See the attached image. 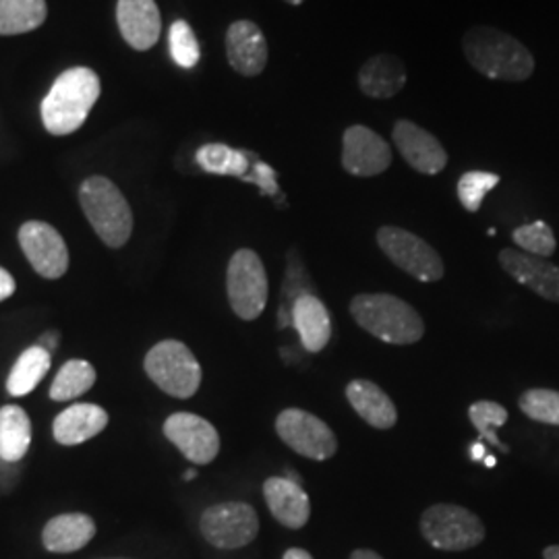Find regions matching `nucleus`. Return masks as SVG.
<instances>
[{
	"instance_id": "15",
	"label": "nucleus",
	"mask_w": 559,
	"mask_h": 559,
	"mask_svg": "<svg viewBox=\"0 0 559 559\" xmlns=\"http://www.w3.org/2000/svg\"><path fill=\"white\" fill-rule=\"evenodd\" d=\"M226 57L242 78H258L267 67L270 48L260 25L249 20L235 21L226 32Z\"/></svg>"
},
{
	"instance_id": "12",
	"label": "nucleus",
	"mask_w": 559,
	"mask_h": 559,
	"mask_svg": "<svg viewBox=\"0 0 559 559\" xmlns=\"http://www.w3.org/2000/svg\"><path fill=\"white\" fill-rule=\"evenodd\" d=\"M20 245L32 267L44 278L57 280L69 270V249L46 222H25L20 228Z\"/></svg>"
},
{
	"instance_id": "38",
	"label": "nucleus",
	"mask_w": 559,
	"mask_h": 559,
	"mask_svg": "<svg viewBox=\"0 0 559 559\" xmlns=\"http://www.w3.org/2000/svg\"><path fill=\"white\" fill-rule=\"evenodd\" d=\"M350 559H383L380 554H376V551H371V549H357V551H353V556Z\"/></svg>"
},
{
	"instance_id": "40",
	"label": "nucleus",
	"mask_w": 559,
	"mask_h": 559,
	"mask_svg": "<svg viewBox=\"0 0 559 559\" xmlns=\"http://www.w3.org/2000/svg\"><path fill=\"white\" fill-rule=\"evenodd\" d=\"M483 462H485V466H487V468H493V466H496V459H493V456H485Z\"/></svg>"
},
{
	"instance_id": "42",
	"label": "nucleus",
	"mask_w": 559,
	"mask_h": 559,
	"mask_svg": "<svg viewBox=\"0 0 559 559\" xmlns=\"http://www.w3.org/2000/svg\"><path fill=\"white\" fill-rule=\"evenodd\" d=\"M284 2H286V4H293V7H299L305 0H284Z\"/></svg>"
},
{
	"instance_id": "7",
	"label": "nucleus",
	"mask_w": 559,
	"mask_h": 559,
	"mask_svg": "<svg viewBox=\"0 0 559 559\" xmlns=\"http://www.w3.org/2000/svg\"><path fill=\"white\" fill-rule=\"evenodd\" d=\"M226 290L233 311L240 320L255 321L263 313L270 295L267 274L260 255L239 249L226 270Z\"/></svg>"
},
{
	"instance_id": "39",
	"label": "nucleus",
	"mask_w": 559,
	"mask_h": 559,
	"mask_svg": "<svg viewBox=\"0 0 559 559\" xmlns=\"http://www.w3.org/2000/svg\"><path fill=\"white\" fill-rule=\"evenodd\" d=\"M543 559H559V545H549L543 549Z\"/></svg>"
},
{
	"instance_id": "14",
	"label": "nucleus",
	"mask_w": 559,
	"mask_h": 559,
	"mask_svg": "<svg viewBox=\"0 0 559 559\" xmlns=\"http://www.w3.org/2000/svg\"><path fill=\"white\" fill-rule=\"evenodd\" d=\"M392 140L404 162L420 175L433 177L448 166V152L441 141L413 120H396Z\"/></svg>"
},
{
	"instance_id": "1",
	"label": "nucleus",
	"mask_w": 559,
	"mask_h": 559,
	"mask_svg": "<svg viewBox=\"0 0 559 559\" xmlns=\"http://www.w3.org/2000/svg\"><path fill=\"white\" fill-rule=\"evenodd\" d=\"M462 52L468 64L487 80L522 83L535 73L533 52L498 27H471L462 38Z\"/></svg>"
},
{
	"instance_id": "8",
	"label": "nucleus",
	"mask_w": 559,
	"mask_h": 559,
	"mask_svg": "<svg viewBox=\"0 0 559 559\" xmlns=\"http://www.w3.org/2000/svg\"><path fill=\"white\" fill-rule=\"evenodd\" d=\"M378 245L388 260L419 282H438L445 274L440 253L411 230L399 226H381L378 230Z\"/></svg>"
},
{
	"instance_id": "3",
	"label": "nucleus",
	"mask_w": 559,
	"mask_h": 559,
	"mask_svg": "<svg viewBox=\"0 0 559 559\" xmlns=\"http://www.w3.org/2000/svg\"><path fill=\"white\" fill-rule=\"evenodd\" d=\"M350 316L367 334L388 344H417L425 334L417 309L394 295H357L350 300Z\"/></svg>"
},
{
	"instance_id": "41",
	"label": "nucleus",
	"mask_w": 559,
	"mask_h": 559,
	"mask_svg": "<svg viewBox=\"0 0 559 559\" xmlns=\"http://www.w3.org/2000/svg\"><path fill=\"white\" fill-rule=\"evenodd\" d=\"M195 477H198V471H187L185 473V480L195 479Z\"/></svg>"
},
{
	"instance_id": "21",
	"label": "nucleus",
	"mask_w": 559,
	"mask_h": 559,
	"mask_svg": "<svg viewBox=\"0 0 559 559\" xmlns=\"http://www.w3.org/2000/svg\"><path fill=\"white\" fill-rule=\"evenodd\" d=\"M108 425V413L98 404H73L52 425L55 440L62 445H80L96 438Z\"/></svg>"
},
{
	"instance_id": "10",
	"label": "nucleus",
	"mask_w": 559,
	"mask_h": 559,
	"mask_svg": "<svg viewBox=\"0 0 559 559\" xmlns=\"http://www.w3.org/2000/svg\"><path fill=\"white\" fill-rule=\"evenodd\" d=\"M276 433L290 450L305 459L321 462L336 456L338 452V440L330 425L300 408H286L280 413Z\"/></svg>"
},
{
	"instance_id": "25",
	"label": "nucleus",
	"mask_w": 559,
	"mask_h": 559,
	"mask_svg": "<svg viewBox=\"0 0 559 559\" xmlns=\"http://www.w3.org/2000/svg\"><path fill=\"white\" fill-rule=\"evenodd\" d=\"M50 362H52L50 350L41 348L40 344L23 350L7 380L9 394L20 399V396H27L29 392H34L40 385V381L46 378V373L50 371Z\"/></svg>"
},
{
	"instance_id": "20",
	"label": "nucleus",
	"mask_w": 559,
	"mask_h": 559,
	"mask_svg": "<svg viewBox=\"0 0 559 559\" xmlns=\"http://www.w3.org/2000/svg\"><path fill=\"white\" fill-rule=\"evenodd\" d=\"M293 325L309 353H321L332 340L330 311L313 293L299 295L293 302Z\"/></svg>"
},
{
	"instance_id": "22",
	"label": "nucleus",
	"mask_w": 559,
	"mask_h": 559,
	"mask_svg": "<svg viewBox=\"0 0 559 559\" xmlns=\"http://www.w3.org/2000/svg\"><path fill=\"white\" fill-rule=\"evenodd\" d=\"M346 399L360 419L376 429H392L399 420V411L394 402L373 381H350L346 385Z\"/></svg>"
},
{
	"instance_id": "30",
	"label": "nucleus",
	"mask_w": 559,
	"mask_h": 559,
	"mask_svg": "<svg viewBox=\"0 0 559 559\" xmlns=\"http://www.w3.org/2000/svg\"><path fill=\"white\" fill-rule=\"evenodd\" d=\"M468 417L471 423L477 427L480 440H487L493 443L496 448H500L501 452H508V445L501 443L500 438L496 436V429L506 425L508 420V411L491 400H479L468 408Z\"/></svg>"
},
{
	"instance_id": "4",
	"label": "nucleus",
	"mask_w": 559,
	"mask_h": 559,
	"mask_svg": "<svg viewBox=\"0 0 559 559\" xmlns=\"http://www.w3.org/2000/svg\"><path fill=\"white\" fill-rule=\"evenodd\" d=\"M80 201L92 228L108 247L119 249L129 240L133 233V214L112 180L106 177L83 180Z\"/></svg>"
},
{
	"instance_id": "18",
	"label": "nucleus",
	"mask_w": 559,
	"mask_h": 559,
	"mask_svg": "<svg viewBox=\"0 0 559 559\" xmlns=\"http://www.w3.org/2000/svg\"><path fill=\"white\" fill-rule=\"evenodd\" d=\"M263 498L282 526L299 531L311 516V501L299 483L286 477H270L263 483Z\"/></svg>"
},
{
	"instance_id": "9",
	"label": "nucleus",
	"mask_w": 559,
	"mask_h": 559,
	"mask_svg": "<svg viewBox=\"0 0 559 559\" xmlns=\"http://www.w3.org/2000/svg\"><path fill=\"white\" fill-rule=\"evenodd\" d=\"M201 535L218 549H240L251 545L260 533V519L245 501H224L210 506L200 520Z\"/></svg>"
},
{
	"instance_id": "32",
	"label": "nucleus",
	"mask_w": 559,
	"mask_h": 559,
	"mask_svg": "<svg viewBox=\"0 0 559 559\" xmlns=\"http://www.w3.org/2000/svg\"><path fill=\"white\" fill-rule=\"evenodd\" d=\"M520 411L528 419L559 427V392L547 388L526 390L519 400Z\"/></svg>"
},
{
	"instance_id": "11",
	"label": "nucleus",
	"mask_w": 559,
	"mask_h": 559,
	"mask_svg": "<svg viewBox=\"0 0 559 559\" xmlns=\"http://www.w3.org/2000/svg\"><path fill=\"white\" fill-rule=\"evenodd\" d=\"M392 166V147L365 124H353L342 135V168L353 177H378Z\"/></svg>"
},
{
	"instance_id": "33",
	"label": "nucleus",
	"mask_w": 559,
	"mask_h": 559,
	"mask_svg": "<svg viewBox=\"0 0 559 559\" xmlns=\"http://www.w3.org/2000/svg\"><path fill=\"white\" fill-rule=\"evenodd\" d=\"M168 44H170V57L182 69H193L200 62V41L187 21L177 20L170 25Z\"/></svg>"
},
{
	"instance_id": "29",
	"label": "nucleus",
	"mask_w": 559,
	"mask_h": 559,
	"mask_svg": "<svg viewBox=\"0 0 559 559\" xmlns=\"http://www.w3.org/2000/svg\"><path fill=\"white\" fill-rule=\"evenodd\" d=\"M512 240L516 242L520 251L537 255V258H551L558 249V240L551 230V226L547 222L535 221L528 224H522L514 233H512Z\"/></svg>"
},
{
	"instance_id": "19",
	"label": "nucleus",
	"mask_w": 559,
	"mask_h": 559,
	"mask_svg": "<svg viewBox=\"0 0 559 559\" xmlns=\"http://www.w3.org/2000/svg\"><path fill=\"white\" fill-rule=\"evenodd\" d=\"M406 64L388 52L376 55L359 69L360 92L373 100H390L406 87Z\"/></svg>"
},
{
	"instance_id": "27",
	"label": "nucleus",
	"mask_w": 559,
	"mask_h": 559,
	"mask_svg": "<svg viewBox=\"0 0 559 559\" xmlns=\"http://www.w3.org/2000/svg\"><path fill=\"white\" fill-rule=\"evenodd\" d=\"M96 383V369L87 360H67L60 367L50 388V399L55 402L80 399Z\"/></svg>"
},
{
	"instance_id": "34",
	"label": "nucleus",
	"mask_w": 559,
	"mask_h": 559,
	"mask_svg": "<svg viewBox=\"0 0 559 559\" xmlns=\"http://www.w3.org/2000/svg\"><path fill=\"white\" fill-rule=\"evenodd\" d=\"M15 290H17L15 278L4 267H0V302L9 299V297H13Z\"/></svg>"
},
{
	"instance_id": "5",
	"label": "nucleus",
	"mask_w": 559,
	"mask_h": 559,
	"mask_svg": "<svg viewBox=\"0 0 559 559\" xmlns=\"http://www.w3.org/2000/svg\"><path fill=\"white\" fill-rule=\"evenodd\" d=\"M145 373L173 399H191L200 390V360L179 340H164L156 344L145 357Z\"/></svg>"
},
{
	"instance_id": "23",
	"label": "nucleus",
	"mask_w": 559,
	"mask_h": 559,
	"mask_svg": "<svg viewBox=\"0 0 559 559\" xmlns=\"http://www.w3.org/2000/svg\"><path fill=\"white\" fill-rule=\"evenodd\" d=\"M96 535V524L87 514H60L44 526V547L52 554H73Z\"/></svg>"
},
{
	"instance_id": "6",
	"label": "nucleus",
	"mask_w": 559,
	"mask_h": 559,
	"mask_svg": "<svg viewBox=\"0 0 559 559\" xmlns=\"http://www.w3.org/2000/svg\"><path fill=\"white\" fill-rule=\"evenodd\" d=\"M420 535L440 551H466L485 540V524L462 506L436 503L420 516Z\"/></svg>"
},
{
	"instance_id": "13",
	"label": "nucleus",
	"mask_w": 559,
	"mask_h": 559,
	"mask_svg": "<svg viewBox=\"0 0 559 559\" xmlns=\"http://www.w3.org/2000/svg\"><path fill=\"white\" fill-rule=\"evenodd\" d=\"M164 436L173 441L180 454L193 464H210L221 452V436L210 420L191 415L175 413L164 423Z\"/></svg>"
},
{
	"instance_id": "16",
	"label": "nucleus",
	"mask_w": 559,
	"mask_h": 559,
	"mask_svg": "<svg viewBox=\"0 0 559 559\" xmlns=\"http://www.w3.org/2000/svg\"><path fill=\"white\" fill-rule=\"evenodd\" d=\"M498 260L508 276L539 295L540 299L559 302V267L556 263L519 249H501Z\"/></svg>"
},
{
	"instance_id": "17",
	"label": "nucleus",
	"mask_w": 559,
	"mask_h": 559,
	"mask_svg": "<svg viewBox=\"0 0 559 559\" xmlns=\"http://www.w3.org/2000/svg\"><path fill=\"white\" fill-rule=\"evenodd\" d=\"M117 21L124 41L140 52L160 40L162 17L156 0H119Z\"/></svg>"
},
{
	"instance_id": "35",
	"label": "nucleus",
	"mask_w": 559,
	"mask_h": 559,
	"mask_svg": "<svg viewBox=\"0 0 559 559\" xmlns=\"http://www.w3.org/2000/svg\"><path fill=\"white\" fill-rule=\"evenodd\" d=\"M282 559H313V556H311L309 551H305V549L293 547V549H288V551L284 554V558Z\"/></svg>"
},
{
	"instance_id": "31",
	"label": "nucleus",
	"mask_w": 559,
	"mask_h": 559,
	"mask_svg": "<svg viewBox=\"0 0 559 559\" xmlns=\"http://www.w3.org/2000/svg\"><path fill=\"white\" fill-rule=\"evenodd\" d=\"M500 175L487 173V170H471L464 173L459 180V200L462 207L471 214L479 212L483 200L489 191H493L500 185Z\"/></svg>"
},
{
	"instance_id": "36",
	"label": "nucleus",
	"mask_w": 559,
	"mask_h": 559,
	"mask_svg": "<svg viewBox=\"0 0 559 559\" xmlns=\"http://www.w3.org/2000/svg\"><path fill=\"white\" fill-rule=\"evenodd\" d=\"M57 342H59V336H57L55 332H50V334H46V336L40 340V346L41 348H46V350H55V348H57Z\"/></svg>"
},
{
	"instance_id": "2",
	"label": "nucleus",
	"mask_w": 559,
	"mask_h": 559,
	"mask_svg": "<svg viewBox=\"0 0 559 559\" xmlns=\"http://www.w3.org/2000/svg\"><path fill=\"white\" fill-rule=\"evenodd\" d=\"M100 78L87 67L64 71L41 102V122L52 135H71L100 98Z\"/></svg>"
},
{
	"instance_id": "24",
	"label": "nucleus",
	"mask_w": 559,
	"mask_h": 559,
	"mask_svg": "<svg viewBox=\"0 0 559 559\" xmlns=\"http://www.w3.org/2000/svg\"><path fill=\"white\" fill-rule=\"evenodd\" d=\"M32 443V423L27 413L17 404L0 408V459L17 462L23 459Z\"/></svg>"
},
{
	"instance_id": "26",
	"label": "nucleus",
	"mask_w": 559,
	"mask_h": 559,
	"mask_svg": "<svg viewBox=\"0 0 559 559\" xmlns=\"http://www.w3.org/2000/svg\"><path fill=\"white\" fill-rule=\"evenodd\" d=\"M46 0H0V36H20L46 21Z\"/></svg>"
},
{
	"instance_id": "28",
	"label": "nucleus",
	"mask_w": 559,
	"mask_h": 559,
	"mask_svg": "<svg viewBox=\"0 0 559 559\" xmlns=\"http://www.w3.org/2000/svg\"><path fill=\"white\" fill-rule=\"evenodd\" d=\"M249 154L233 150L222 143H210L203 145L198 152V162L205 173L212 175H230V177H242L247 179L249 170Z\"/></svg>"
},
{
	"instance_id": "37",
	"label": "nucleus",
	"mask_w": 559,
	"mask_h": 559,
	"mask_svg": "<svg viewBox=\"0 0 559 559\" xmlns=\"http://www.w3.org/2000/svg\"><path fill=\"white\" fill-rule=\"evenodd\" d=\"M487 456V450H485V445L483 443H473V450H471V459L475 460V462H483Z\"/></svg>"
}]
</instances>
